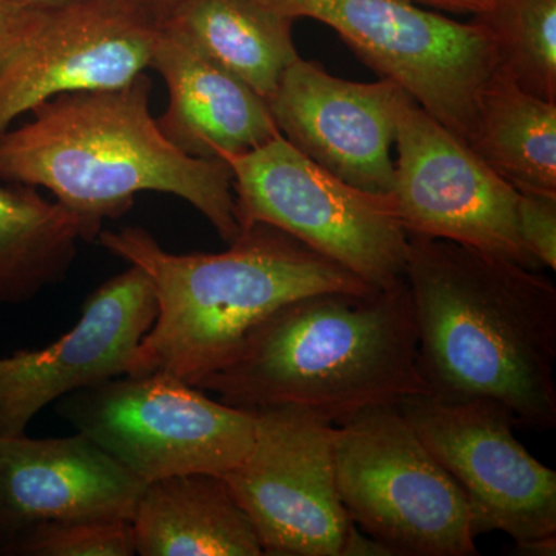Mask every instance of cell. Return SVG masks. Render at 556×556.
I'll use <instances>...</instances> for the list:
<instances>
[{
  "mask_svg": "<svg viewBox=\"0 0 556 556\" xmlns=\"http://www.w3.org/2000/svg\"><path fill=\"white\" fill-rule=\"evenodd\" d=\"M43 11L0 0V90L38 31Z\"/></svg>",
  "mask_w": 556,
  "mask_h": 556,
  "instance_id": "cb8c5ba5",
  "label": "cell"
},
{
  "mask_svg": "<svg viewBox=\"0 0 556 556\" xmlns=\"http://www.w3.org/2000/svg\"><path fill=\"white\" fill-rule=\"evenodd\" d=\"M150 67L169 90V105L156 123L186 155L223 160L280 134L268 102L170 25H160Z\"/></svg>",
  "mask_w": 556,
  "mask_h": 556,
  "instance_id": "2e32d148",
  "label": "cell"
},
{
  "mask_svg": "<svg viewBox=\"0 0 556 556\" xmlns=\"http://www.w3.org/2000/svg\"><path fill=\"white\" fill-rule=\"evenodd\" d=\"M391 208L409 236L455 241L540 270L518 229L519 192L412 97L399 112Z\"/></svg>",
  "mask_w": 556,
  "mask_h": 556,
  "instance_id": "30bf717a",
  "label": "cell"
},
{
  "mask_svg": "<svg viewBox=\"0 0 556 556\" xmlns=\"http://www.w3.org/2000/svg\"><path fill=\"white\" fill-rule=\"evenodd\" d=\"M56 412L146 484L189 473L225 477L254 441V413L166 375L83 388L61 397Z\"/></svg>",
  "mask_w": 556,
  "mask_h": 556,
  "instance_id": "52a82bcc",
  "label": "cell"
},
{
  "mask_svg": "<svg viewBox=\"0 0 556 556\" xmlns=\"http://www.w3.org/2000/svg\"><path fill=\"white\" fill-rule=\"evenodd\" d=\"M332 28L368 67L396 80L457 138L468 142L479 98L500 70L495 42L477 22L405 0H257Z\"/></svg>",
  "mask_w": 556,
  "mask_h": 556,
  "instance_id": "ba28073f",
  "label": "cell"
},
{
  "mask_svg": "<svg viewBox=\"0 0 556 556\" xmlns=\"http://www.w3.org/2000/svg\"><path fill=\"white\" fill-rule=\"evenodd\" d=\"M130 522L141 556L263 555L251 518L218 475L148 482Z\"/></svg>",
  "mask_w": 556,
  "mask_h": 556,
  "instance_id": "e0dca14e",
  "label": "cell"
},
{
  "mask_svg": "<svg viewBox=\"0 0 556 556\" xmlns=\"http://www.w3.org/2000/svg\"><path fill=\"white\" fill-rule=\"evenodd\" d=\"M156 313L152 281L129 265L91 292L67 334L42 350L0 357V437H22L53 402L127 375Z\"/></svg>",
  "mask_w": 556,
  "mask_h": 556,
  "instance_id": "7c38bea8",
  "label": "cell"
},
{
  "mask_svg": "<svg viewBox=\"0 0 556 556\" xmlns=\"http://www.w3.org/2000/svg\"><path fill=\"white\" fill-rule=\"evenodd\" d=\"M405 281L430 394L501 405L515 427L556 426V288L455 241L409 236Z\"/></svg>",
  "mask_w": 556,
  "mask_h": 556,
  "instance_id": "6da1fadb",
  "label": "cell"
},
{
  "mask_svg": "<svg viewBox=\"0 0 556 556\" xmlns=\"http://www.w3.org/2000/svg\"><path fill=\"white\" fill-rule=\"evenodd\" d=\"M232 172L240 232L265 223L351 270L371 288L405 281L408 233L390 197L353 188L283 135L223 159Z\"/></svg>",
  "mask_w": 556,
  "mask_h": 556,
  "instance_id": "8992f818",
  "label": "cell"
},
{
  "mask_svg": "<svg viewBox=\"0 0 556 556\" xmlns=\"http://www.w3.org/2000/svg\"><path fill=\"white\" fill-rule=\"evenodd\" d=\"M471 21L492 36L500 72L556 102V0H496Z\"/></svg>",
  "mask_w": 556,
  "mask_h": 556,
  "instance_id": "44dd1931",
  "label": "cell"
},
{
  "mask_svg": "<svg viewBox=\"0 0 556 556\" xmlns=\"http://www.w3.org/2000/svg\"><path fill=\"white\" fill-rule=\"evenodd\" d=\"M396 80L354 83L300 58L268 101L278 131L318 166L364 192L390 197L402 104Z\"/></svg>",
  "mask_w": 556,
  "mask_h": 556,
  "instance_id": "4fadbf2b",
  "label": "cell"
},
{
  "mask_svg": "<svg viewBox=\"0 0 556 556\" xmlns=\"http://www.w3.org/2000/svg\"><path fill=\"white\" fill-rule=\"evenodd\" d=\"M10 2L24 7V9L53 10L72 5V3L83 2V0H10Z\"/></svg>",
  "mask_w": 556,
  "mask_h": 556,
  "instance_id": "4316f807",
  "label": "cell"
},
{
  "mask_svg": "<svg viewBox=\"0 0 556 556\" xmlns=\"http://www.w3.org/2000/svg\"><path fill=\"white\" fill-rule=\"evenodd\" d=\"M159 30L121 0H83L43 11L0 90V135L60 94L131 83L150 67Z\"/></svg>",
  "mask_w": 556,
  "mask_h": 556,
  "instance_id": "5bb4252c",
  "label": "cell"
},
{
  "mask_svg": "<svg viewBox=\"0 0 556 556\" xmlns=\"http://www.w3.org/2000/svg\"><path fill=\"white\" fill-rule=\"evenodd\" d=\"M405 2L422 7V9L442 11V13L479 16L492 9L496 0H405Z\"/></svg>",
  "mask_w": 556,
  "mask_h": 556,
  "instance_id": "d4e9b609",
  "label": "cell"
},
{
  "mask_svg": "<svg viewBox=\"0 0 556 556\" xmlns=\"http://www.w3.org/2000/svg\"><path fill=\"white\" fill-rule=\"evenodd\" d=\"M397 407L463 490L477 536L504 532L518 548L556 535V473L518 441L506 409L430 393Z\"/></svg>",
  "mask_w": 556,
  "mask_h": 556,
  "instance_id": "8fae6325",
  "label": "cell"
},
{
  "mask_svg": "<svg viewBox=\"0 0 556 556\" xmlns=\"http://www.w3.org/2000/svg\"><path fill=\"white\" fill-rule=\"evenodd\" d=\"M195 387L232 407L302 408L332 426L428 394L407 281L291 300Z\"/></svg>",
  "mask_w": 556,
  "mask_h": 556,
  "instance_id": "7a4b0ae2",
  "label": "cell"
},
{
  "mask_svg": "<svg viewBox=\"0 0 556 556\" xmlns=\"http://www.w3.org/2000/svg\"><path fill=\"white\" fill-rule=\"evenodd\" d=\"M98 243L148 274L159 313L131 358L130 376L166 375L195 387L236 356L260 321L316 292L371 289L305 243L257 223L219 254H174L148 230H101Z\"/></svg>",
  "mask_w": 556,
  "mask_h": 556,
  "instance_id": "277c9868",
  "label": "cell"
},
{
  "mask_svg": "<svg viewBox=\"0 0 556 556\" xmlns=\"http://www.w3.org/2000/svg\"><path fill=\"white\" fill-rule=\"evenodd\" d=\"M0 555L131 556L137 552L129 519H94L33 527L2 544Z\"/></svg>",
  "mask_w": 556,
  "mask_h": 556,
  "instance_id": "7402d4cb",
  "label": "cell"
},
{
  "mask_svg": "<svg viewBox=\"0 0 556 556\" xmlns=\"http://www.w3.org/2000/svg\"><path fill=\"white\" fill-rule=\"evenodd\" d=\"M146 73L116 89L60 94L0 135V181L42 188L101 226L123 217L141 192L188 201L230 244L240 236L232 172L193 159L164 137L150 113Z\"/></svg>",
  "mask_w": 556,
  "mask_h": 556,
  "instance_id": "3957f363",
  "label": "cell"
},
{
  "mask_svg": "<svg viewBox=\"0 0 556 556\" xmlns=\"http://www.w3.org/2000/svg\"><path fill=\"white\" fill-rule=\"evenodd\" d=\"M144 485L78 431L0 437V546L51 522L131 521Z\"/></svg>",
  "mask_w": 556,
  "mask_h": 556,
  "instance_id": "9a60e30c",
  "label": "cell"
},
{
  "mask_svg": "<svg viewBox=\"0 0 556 556\" xmlns=\"http://www.w3.org/2000/svg\"><path fill=\"white\" fill-rule=\"evenodd\" d=\"M101 226L38 188L0 181V305H21L67 278L80 241Z\"/></svg>",
  "mask_w": 556,
  "mask_h": 556,
  "instance_id": "ac0fdd59",
  "label": "cell"
},
{
  "mask_svg": "<svg viewBox=\"0 0 556 556\" xmlns=\"http://www.w3.org/2000/svg\"><path fill=\"white\" fill-rule=\"evenodd\" d=\"M121 2L126 3L127 7L137 11L146 20L161 25L167 20L179 0H121Z\"/></svg>",
  "mask_w": 556,
  "mask_h": 556,
  "instance_id": "484cf974",
  "label": "cell"
},
{
  "mask_svg": "<svg viewBox=\"0 0 556 556\" xmlns=\"http://www.w3.org/2000/svg\"><path fill=\"white\" fill-rule=\"evenodd\" d=\"M518 229L532 257L556 269V193L519 192Z\"/></svg>",
  "mask_w": 556,
  "mask_h": 556,
  "instance_id": "603a6c76",
  "label": "cell"
},
{
  "mask_svg": "<svg viewBox=\"0 0 556 556\" xmlns=\"http://www.w3.org/2000/svg\"><path fill=\"white\" fill-rule=\"evenodd\" d=\"M467 144L518 192L556 193V102L500 70L479 98Z\"/></svg>",
  "mask_w": 556,
  "mask_h": 556,
  "instance_id": "ffe728a7",
  "label": "cell"
},
{
  "mask_svg": "<svg viewBox=\"0 0 556 556\" xmlns=\"http://www.w3.org/2000/svg\"><path fill=\"white\" fill-rule=\"evenodd\" d=\"M336 482L362 532L393 555H478L463 490L431 455L397 405L334 426Z\"/></svg>",
  "mask_w": 556,
  "mask_h": 556,
  "instance_id": "5b68a950",
  "label": "cell"
},
{
  "mask_svg": "<svg viewBox=\"0 0 556 556\" xmlns=\"http://www.w3.org/2000/svg\"><path fill=\"white\" fill-rule=\"evenodd\" d=\"M254 441L226 473L263 555L350 556L358 529L336 482L334 426L302 408L252 409Z\"/></svg>",
  "mask_w": 556,
  "mask_h": 556,
  "instance_id": "9c48e42d",
  "label": "cell"
},
{
  "mask_svg": "<svg viewBox=\"0 0 556 556\" xmlns=\"http://www.w3.org/2000/svg\"><path fill=\"white\" fill-rule=\"evenodd\" d=\"M294 20L257 0H179L163 24L182 33L266 102L300 60Z\"/></svg>",
  "mask_w": 556,
  "mask_h": 556,
  "instance_id": "d6986e66",
  "label": "cell"
}]
</instances>
